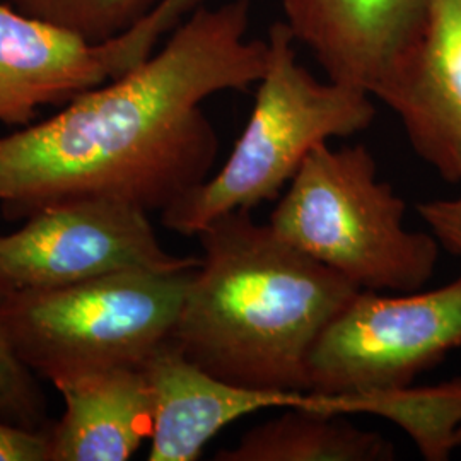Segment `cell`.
<instances>
[{"mask_svg":"<svg viewBox=\"0 0 461 461\" xmlns=\"http://www.w3.org/2000/svg\"><path fill=\"white\" fill-rule=\"evenodd\" d=\"M267 43V67L245 131L217 175L161 212L167 230L197 236L221 215L279 197L314 148L373 123V96L350 84L318 81L297 62L296 38L284 21L272 24Z\"/></svg>","mask_w":461,"mask_h":461,"instance_id":"cell-3","label":"cell"},{"mask_svg":"<svg viewBox=\"0 0 461 461\" xmlns=\"http://www.w3.org/2000/svg\"><path fill=\"white\" fill-rule=\"evenodd\" d=\"M458 347L461 277L400 296L361 289L316 340L308 359V392L364 395L411 386Z\"/></svg>","mask_w":461,"mask_h":461,"instance_id":"cell-6","label":"cell"},{"mask_svg":"<svg viewBox=\"0 0 461 461\" xmlns=\"http://www.w3.org/2000/svg\"><path fill=\"white\" fill-rule=\"evenodd\" d=\"M66 411L50 424V461H125L152 434V396L140 366L53 379Z\"/></svg>","mask_w":461,"mask_h":461,"instance_id":"cell-12","label":"cell"},{"mask_svg":"<svg viewBox=\"0 0 461 461\" xmlns=\"http://www.w3.org/2000/svg\"><path fill=\"white\" fill-rule=\"evenodd\" d=\"M0 420L28 429L47 430V402L34 375L19 363L11 347L7 346L0 330Z\"/></svg>","mask_w":461,"mask_h":461,"instance_id":"cell-16","label":"cell"},{"mask_svg":"<svg viewBox=\"0 0 461 461\" xmlns=\"http://www.w3.org/2000/svg\"><path fill=\"white\" fill-rule=\"evenodd\" d=\"M200 258L167 253L149 214L113 198H72L0 234V299L74 285L120 270L175 272Z\"/></svg>","mask_w":461,"mask_h":461,"instance_id":"cell-7","label":"cell"},{"mask_svg":"<svg viewBox=\"0 0 461 461\" xmlns=\"http://www.w3.org/2000/svg\"><path fill=\"white\" fill-rule=\"evenodd\" d=\"M19 11L74 30L93 41L129 33L166 0H7Z\"/></svg>","mask_w":461,"mask_h":461,"instance_id":"cell-15","label":"cell"},{"mask_svg":"<svg viewBox=\"0 0 461 461\" xmlns=\"http://www.w3.org/2000/svg\"><path fill=\"white\" fill-rule=\"evenodd\" d=\"M405 202L379 182L364 146L314 148L270 215V228L316 262L369 291H420L438 240L403 226Z\"/></svg>","mask_w":461,"mask_h":461,"instance_id":"cell-4","label":"cell"},{"mask_svg":"<svg viewBox=\"0 0 461 461\" xmlns=\"http://www.w3.org/2000/svg\"><path fill=\"white\" fill-rule=\"evenodd\" d=\"M49 429L28 430L0 420V461H50Z\"/></svg>","mask_w":461,"mask_h":461,"instance_id":"cell-18","label":"cell"},{"mask_svg":"<svg viewBox=\"0 0 461 461\" xmlns=\"http://www.w3.org/2000/svg\"><path fill=\"white\" fill-rule=\"evenodd\" d=\"M127 72L120 38L93 41L0 0V125L24 129L45 106Z\"/></svg>","mask_w":461,"mask_h":461,"instance_id":"cell-8","label":"cell"},{"mask_svg":"<svg viewBox=\"0 0 461 461\" xmlns=\"http://www.w3.org/2000/svg\"><path fill=\"white\" fill-rule=\"evenodd\" d=\"M284 23L329 79L373 98L393 83L412 51L428 0H280Z\"/></svg>","mask_w":461,"mask_h":461,"instance_id":"cell-9","label":"cell"},{"mask_svg":"<svg viewBox=\"0 0 461 461\" xmlns=\"http://www.w3.org/2000/svg\"><path fill=\"white\" fill-rule=\"evenodd\" d=\"M152 396L149 461H195L217 432L267 409L312 407L310 392L238 386L203 371L169 339L140 364Z\"/></svg>","mask_w":461,"mask_h":461,"instance_id":"cell-10","label":"cell"},{"mask_svg":"<svg viewBox=\"0 0 461 461\" xmlns=\"http://www.w3.org/2000/svg\"><path fill=\"white\" fill-rule=\"evenodd\" d=\"M456 447H461V428L458 430V436H456Z\"/></svg>","mask_w":461,"mask_h":461,"instance_id":"cell-19","label":"cell"},{"mask_svg":"<svg viewBox=\"0 0 461 461\" xmlns=\"http://www.w3.org/2000/svg\"><path fill=\"white\" fill-rule=\"evenodd\" d=\"M379 101L415 152L447 183H461V0H428L407 62Z\"/></svg>","mask_w":461,"mask_h":461,"instance_id":"cell-11","label":"cell"},{"mask_svg":"<svg viewBox=\"0 0 461 461\" xmlns=\"http://www.w3.org/2000/svg\"><path fill=\"white\" fill-rule=\"evenodd\" d=\"M249 2L198 7L165 47L43 122L0 137V214L26 221L72 198L163 212L209 178L219 150L202 103L264 76Z\"/></svg>","mask_w":461,"mask_h":461,"instance_id":"cell-1","label":"cell"},{"mask_svg":"<svg viewBox=\"0 0 461 461\" xmlns=\"http://www.w3.org/2000/svg\"><path fill=\"white\" fill-rule=\"evenodd\" d=\"M420 217L428 222L439 247L461 257V194L447 200H434L417 207Z\"/></svg>","mask_w":461,"mask_h":461,"instance_id":"cell-17","label":"cell"},{"mask_svg":"<svg viewBox=\"0 0 461 461\" xmlns=\"http://www.w3.org/2000/svg\"><path fill=\"white\" fill-rule=\"evenodd\" d=\"M393 445L331 415L287 409L243 434L234 447L219 449L217 461H388Z\"/></svg>","mask_w":461,"mask_h":461,"instance_id":"cell-13","label":"cell"},{"mask_svg":"<svg viewBox=\"0 0 461 461\" xmlns=\"http://www.w3.org/2000/svg\"><path fill=\"white\" fill-rule=\"evenodd\" d=\"M197 236L203 257L173 340L215 378L308 392L316 340L361 287L258 224L249 209L217 217Z\"/></svg>","mask_w":461,"mask_h":461,"instance_id":"cell-2","label":"cell"},{"mask_svg":"<svg viewBox=\"0 0 461 461\" xmlns=\"http://www.w3.org/2000/svg\"><path fill=\"white\" fill-rule=\"evenodd\" d=\"M318 413H369L403 429L429 461H445L456 449L461 428V379L436 386H403L364 395H320Z\"/></svg>","mask_w":461,"mask_h":461,"instance_id":"cell-14","label":"cell"},{"mask_svg":"<svg viewBox=\"0 0 461 461\" xmlns=\"http://www.w3.org/2000/svg\"><path fill=\"white\" fill-rule=\"evenodd\" d=\"M195 268L120 270L2 297L0 330L19 363L50 383L91 369L140 366L173 339Z\"/></svg>","mask_w":461,"mask_h":461,"instance_id":"cell-5","label":"cell"}]
</instances>
